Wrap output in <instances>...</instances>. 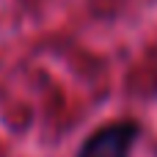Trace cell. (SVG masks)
I'll return each instance as SVG.
<instances>
[{"label":"cell","instance_id":"cell-1","mask_svg":"<svg viewBox=\"0 0 157 157\" xmlns=\"http://www.w3.org/2000/svg\"><path fill=\"white\" fill-rule=\"evenodd\" d=\"M138 132L141 130L135 121H113L108 127H99L94 135L86 138L77 157H130Z\"/></svg>","mask_w":157,"mask_h":157}]
</instances>
